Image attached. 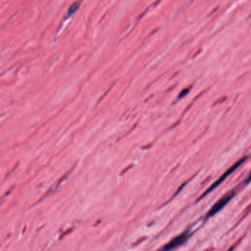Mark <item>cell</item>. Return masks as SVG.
Segmentation results:
<instances>
[{
    "label": "cell",
    "mask_w": 251,
    "mask_h": 251,
    "mask_svg": "<svg viewBox=\"0 0 251 251\" xmlns=\"http://www.w3.org/2000/svg\"><path fill=\"white\" fill-rule=\"evenodd\" d=\"M247 156H244V157H242V158L240 159L239 160H238V161L236 162V163H234V165L231 166V167L228 170H227L225 171V172L222 175V176H220V178H218V179L216 180L215 182H214V183H213L212 185H211L210 187H209V188H208L205 191V192L203 193V195H202L199 198V199H198V201L201 200L203 198H205V197L208 194H209V193H210L211 192H212V191L214 190V189H216V187H219V186L221 185L222 183H223L224 181L226 179L227 177L230 176L231 174H232V173H234V171H235L239 167V166H241L242 165L244 162H245V160H247Z\"/></svg>",
    "instance_id": "6da1fadb"
},
{
    "label": "cell",
    "mask_w": 251,
    "mask_h": 251,
    "mask_svg": "<svg viewBox=\"0 0 251 251\" xmlns=\"http://www.w3.org/2000/svg\"><path fill=\"white\" fill-rule=\"evenodd\" d=\"M234 195H235L234 191H231V192H227L226 195H225L223 198H220L209 211V212L206 214V217H213L214 214H216V213L219 212L221 209H223L230 202V200L234 198Z\"/></svg>",
    "instance_id": "7a4b0ae2"
},
{
    "label": "cell",
    "mask_w": 251,
    "mask_h": 251,
    "mask_svg": "<svg viewBox=\"0 0 251 251\" xmlns=\"http://www.w3.org/2000/svg\"><path fill=\"white\" fill-rule=\"evenodd\" d=\"M191 233L189 231L183 233V234H180L174 239H172L171 241H169L167 244H166L164 246L162 247L161 249L158 251H169L172 249L175 248L176 247L180 246L182 244H183L188 239V238L191 236Z\"/></svg>",
    "instance_id": "3957f363"
},
{
    "label": "cell",
    "mask_w": 251,
    "mask_h": 251,
    "mask_svg": "<svg viewBox=\"0 0 251 251\" xmlns=\"http://www.w3.org/2000/svg\"><path fill=\"white\" fill-rule=\"evenodd\" d=\"M79 6H80V2H76L73 3L68 10V16H71L72 15H73L77 11V9L79 8Z\"/></svg>",
    "instance_id": "277c9868"
},
{
    "label": "cell",
    "mask_w": 251,
    "mask_h": 251,
    "mask_svg": "<svg viewBox=\"0 0 251 251\" xmlns=\"http://www.w3.org/2000/svg\"><path fill=\"white\" fill-rule=\"evenodd\" d=\"M188 93H189V89H184L182 90L180 93V94L178 95V99H182L183 97H185Z\"/></svg>",
    "instance_id": "5b68a950"
},
{
    "label": "cell",
    "mask_w": 251,
    "mask_h": 251,
    "mask_svg": "<svg viewBox=\"0 0 251 251\" xmlns=\"http://www.w3.org/2000/svg\"><path fill=\"white\" fill-rule=\"evenodd\" d=\"M250 181H251V171H250V173H249V175H248V176H247L246 181H245V184L247 185V184L250 183Z\"/></svg>",
    "instance_id": "8992f818"
},
{
    "label": "cell",
    "mask_w": 251,
    "mask_h": 251,
    "mask_svg": "<svg viewBox=\"0 0 251 251\" xmlns=\"http://www.w3.org/2000/svg\"><path fill=\"white\" fill-rule=\"evenodd\" d=\"M233 250H234V247H231V248L229 249V250H227V251H232Z\"/></svg>",
    "instance_id": "52a82bcc"
}]
</instances>
